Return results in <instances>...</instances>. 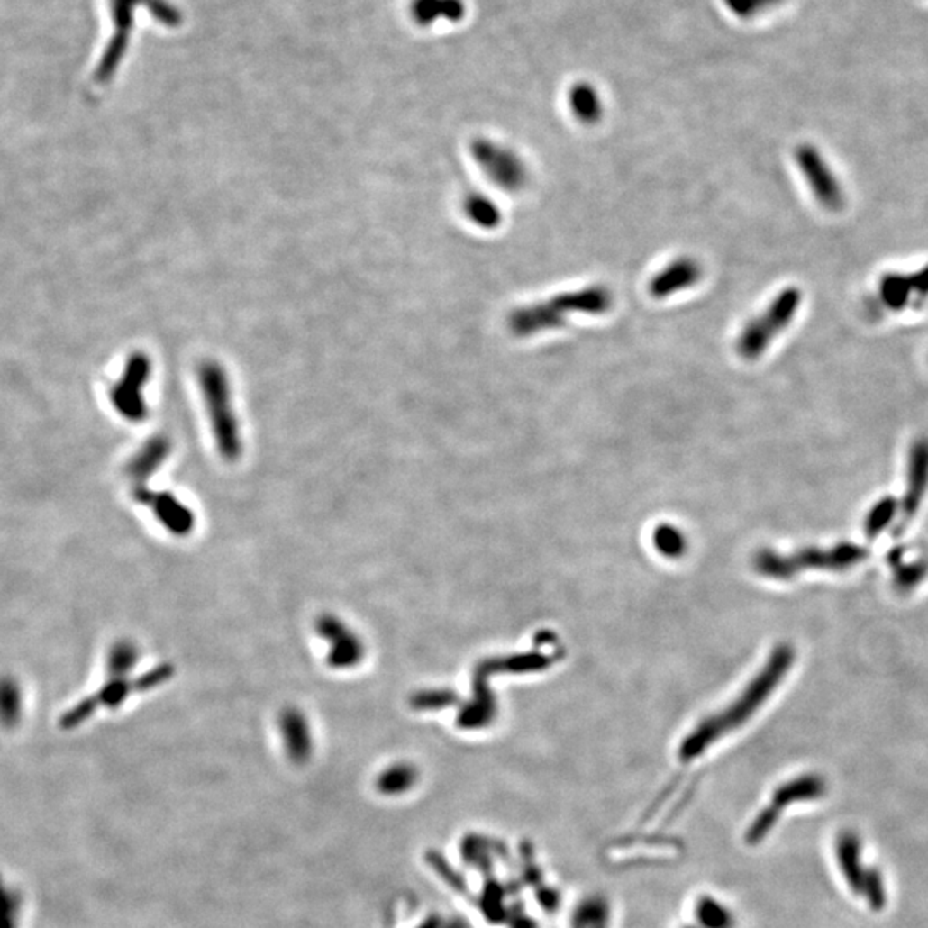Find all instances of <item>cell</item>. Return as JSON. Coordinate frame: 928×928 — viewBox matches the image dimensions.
Listing matches in <instances>:
<instances>
[{
    "label": "cell",
    "mask_w": 928,
    "mask_h": 928,
    "mask_svg": "<svg viewBox=\"0 0 928 928\" xmlns=\"http://www.w3.org/2000/svg\"><path fill=\"white\" fill-rule=\"evenodd\" d=\"M793 650L786 647L776 650L770 662L767 664V669L761 670L760 676L751 683V687H748L734 705L729 706L723 714L698 725L696 731H693L687 736V741L679 748V759L687 761L700 757L706 746L717 741L725 732L741 725L757 710V706L767 700L769 693L779 685L780 679L789 669V664H793Z\"/></svg>",
    "instance_id": "6da1fadb"
},
{
    "label": "cell",
    "mask_w": 928,
    "mask_h": 928,
    "mask_svg": "<svg viewBox=\"0 0 928 928\" xmlns=\"http://www.w3.org/2000/svg\"><path fill=\"white\" fill-rule=\"evenodd\" d=\"M613 305L614 296L609 287L595 284L560 293L547 301L520 306L507 316V327L516 337H528L566 325L568 316L604 315Z\"/></svg>",
    "instance_id": "7a4b0ae2"
},
{
    "label": "cell",
    "mask_w": 928,
    "mask_h": 928,
    "mask_svg": "<svg viewBox=\"0 0 928 928\" xmlns=\"http://www.w3.org/2000/svg\"><path fill=\"white\" fill-rule=\"evenodd\" d=\"M205 408L215 437V444L225 461H236L242 454L240 423L232 408L229 377L219 361L205 359L196 368Z\"/></svg>",
    "instance_id": "3957f363"
},
{
    "label": "cell",
    "mask_w": 928,
    "mask_h": 928,
    "mask_svg": "<svg viewBox=\"0 0 928 928\" xmlns=\"http://www.w3.org/2000/svg\"><path fill=\"white\" fill-rule=\"evenodd\" d=\"M801 293L796 287H787L755 318L746 322L736 341V351L744 359H757L767 351L770 342L789 327L798 314Z\"/></svg>",
    "instance_id": "277c9868"
},
{
    "label": "cell",
    "mask_w": 928,
    "mask_h": 928,
    "mask_svg": "<svg viewBox=\"0 0 928 928\" xmlns=\"http://www.w3.org/2000/svg\"><path fill=\"white\" fill-rule=\"evenodd\" d=\"M469 153L485 177L507 193L521 191L528 183V168L514 150L488 138H475Z\"/></svg>",
    "instance_id": "5b68a950"
},
{
    "label": "cell",
    "mask_w": 928,
    "mask_h": 928,
    "mask_svg": "<svg viewBox=\"0 0 928 928\" xmlns=\"http://www.w3.org/2000/svg\"><path fill=\"white\" fill-rule=\"evenodd\" d=\"M150 373L151 363L149 356L134 353L128 359L121 380L115 382V386L112 387V405L128 422H143L149 414L147 401L141 390L149 382Z\"/></svg>",
    "instance_id": "8992f818"
},
{
    "label": "cell",
    "mask_w": 928,
    "mask_h": 928,
    "mask_svg": "<svg viewBox=\"0 0 928 928\" xmlns=\"http://www.w3.org/2000/svg\"><path fill=\"white\" fill-rule=\"evenodd\" d=\"M315 630L322 640L329 643L327 664L332 669H353L365 659V645L361 638L350 630L339 617L323 614L316 619Z\"/></svg>",
    "instance_id": "52a82bcc"
},
{
    "label": "cell",
    "mask_w": 928,
    "mask_h": 928,
    "mask_svg": "<svg viewBox=\"0 0 928 928\" xmlns=\"http://www.w3.org/2000/svg\"><path fill=\"white\" fill-rule=\"evenodd\" d=\"M796 164L818 204L827 210H839L844 204V195L834 172L829 168L820 151L812 145H801L796 150Z\"/></svg>",
    "instance_id": "ba28073f"
},
{
    "label": "cell",
    "mask_w": 928,
    "mask_h": 928,
    "mask_svg": "<svg viewBox=\"0 0 928 928\" xmlns=\"http://www.w3.org/2000/svg\"><path fill=\"white\" fill-rule=\"evenodd\" d=\"M134 501L149 505L155 518L174 537H186L195 528L193 511L170 492H151L149 487L132 490Z\"/></svg>",
    "instance_id": "9c48e42d"
},
{
    "label": "cell",
    "mask_w": 928,
    "mask_h": 928,
    "mask_svg": "<svg viewBox=\"0 0 928 928\" xmlns=\"http://www.w3.org/2000/svg\"><path fill=\"white\" fill-rule=\"evenodd\" d=\"M704 277V267L696 259L679 257L670 261L649 282L650 296L666 299L679 291H687L696 286Z\"/></svg>",
    "instance_id": "30bf717a"
},
{
    "label": "cell",
    "mask_w": 928,
    "mask_h": 928,
    "mask_svg": "<svg viewBox=\"0 0 928 928\" xmlns=\"http://www.w3.org/2000/svg\"><path fill=\"white\" fill-rule=\"evenodd\" d=\"M278 731L287 759L295 765H305L314 755L312 729L301 710L287 706L278 715Z\"/></svg>",
    "instance_id": "8fae6325"
},
{
    "label": "cell",
    "mask_w": 928,
    "mask_h": 928,
    "mask_svg": "<svg viewBox=\"0 0 928 928\" xmlns=\"http://www.w3.org/2000/svg\"><path fill=\"white\" fill-rule=\"evenodd\" d=\"M170 450V441L166 435L151 437L126 466V477L131 482V488H145L151 475L168 459Z\"/></svg>",
    "instance_id": "7c38bea8"
},
{
    "label": "cell",
    "mask_w": 928,
    "mask_h": 928,
    "mask_svg": "<svg viewBox=\"0 0 928 928\" xmlns=\"http://www.w3.org/2000/svg\"><path fill=\"white\" fill-rule=\"evenodd\" d=\"M837 851V861L841 867V872L848 880L850 887L854 894H861L863 891V878H865V869L861 867V842L858 835L848 831L837 837L835 844Z\"/></svg>",
    "instance_id": "4fadbf2b"
},
{
    "label": "cell",
    "mask_w": 928,
    "mask_h": 928,
    "mask_svg": "<svg viewBox=\"0 0 928 928\" xmlns=\"http://www.w3.org/2000/svg\"><path fill=\"white\" fill-rule=\"evenodd\" d=\"M827 793V784L820 776H801L798 779L789 780L776 791L772 805L776 808H786L796 801L822 798Z\"/></svg>",
    "instance_id": "5bb4252c"
},
{
    "label": "cell",
    "mask_w": 928,
    "mask_h": 928,
    "mask_svg": "<svg viewBox=\"0 0 928 928\" xmlns=\"http://www.w3.org/2000/svg\"><path fill=\"white\" fill-rule=\"evenodd\" d=\"M418 782V770L411 763H394L389 765L386 770L380 772V776L375 780V787L384 796H401L406 795L411 787Z\"/></svg>",
    "instance_id": "9a60e30c"
},
{
    "label": "cell",
    "mask_w": 928,
    "mask_h": 928,
    "mask_svg": "<svg viewBox=\"0 0 928 928\" xmlns=\"http://www.w3.org/2000/svg\"><path fill=\"white\" fill-rule=\"evenodd\" d=\"M569 107L575 114L576 119L583 124H596L602 117V100L592 85L588 83H578L569 92Z\"/></svg>",
    "instance_id": "2e32d148"
},
{
    "label": "cell",
    "mask_w": 928,
    "mask_h": 928,
    "mask_svg": "<svg viewBox=\"0 0 928 928\" xmlns=\"http://www.w3.org/2000/svg\"><path fill=\"white\" fill-rule=\"evenodd\" d=\"M464 215L469 223L478 225L480 229H497L502 223V214L499 206L492 198L485 196L482 193H469L464 196L463 202Z\"/></svg>",
    "instance_id": "e0dca14e"
},
{
    "label": "cell",
    "mask_w": 928,
    "mask_h": 928,
    "mask_svg": "<svg viewBox=\"0 0 928 928\" xmlns=\"http://www.w3.org/2000/svg\"><path fill=\"white\" fill-rule=\"evenodd\" d=\"M913 291H914V287H913L911 276L889 274L880 282V296L887 305V308H891L894 312L905 308L910 303Z\"/></svg>",
    "instance_id": "ac0fdd59"
},
{
    "label": "cell",
    "mask_w": 928,
    "mask_h": 928,
    "mask_svg": "<svg viewBox=\"0 0 928 928\" xmlns=\"http://www.w3.org/2000/svg\"><path fill=\"white\" fill-rule=\"evenodd\" d=\"M138 662V649L132 641L121 640L114 643L107 657L109 679H128V674Z\"/></svg>",
    "instance_id": "d6986e66"
},
{
    "label": "cell",
    "mask_w": 928,
    "mask_h": 928,
    "mask_svg": "<svg viewBox=\"0 0 928 928\" xmlns=\"http://www.w3.org/2000/svg\"><path fill=\"white\" fill-rule=\"evenodd\" d=\"M463 0H416L414 16L418 23H432V19L446 16L449 19L463 18Z\"/></svg>",
    "instance_id": "ffe728a7"
},
{
    "label": "cell",
    "mask_w": 928,
    "mask_h": 928,
    "mask_svg": "<svg viewBox=\"0 0 928 928\" xmlns=\"http://www.w3.org/2000/svg\"><path fill=\"white\" fill-rule=\"evenodd\" d=\"M698 922L705 928H734L736 920L732 913L724 905L717 903L714 897L700 899L696 906Z\"/></svg>",
    "instance_id": "44dd1931"
},
{
    "label": "cell",
    "mask_w": 928,
    "mask_h": 928,
    "mask_svg": "<svg viewBox=\"0 0 928 928\" xmlns=\"http://www.w3.org/2000/svg\"><path fill=\"white\" fill-rule=\"evenodd\" d=\"M21 714V696L19 687L13 679L0 681V724L4 727H14L18 724Z\"/></svg>",
    "instance_id": "7402d4cb"
},
{
    "label": "cell",
    "mask_w": 928,
    "mask_h": 928,
    "mask_svg": "<svg viewBox=\"0 0 928 928\" xmlns=\"http://www.w3.org/2000/svg\"><path fill=\"white\" fill-rule=\"evenodd\" d=\"M21 897L0 875V928H19Z\"/></svg>",
    "instance_id": "603a6c76"
},
{
    "label": "cell",
    "mask_w": 928,
    "mask_h": 928,
    "mask_svg": "<svg viewBox=\"0 0 928 928\" xmlns=\"http://www.w3.org/2000/svg\"><path fill=\"white\" fill-rule=\"evenodd\" d=\"M458 696L447 689H427L414 693L409 698V704L414 710H441L444 706L454 705Z\"/></svg>",
    "instance_id": "cb8c5ba5"
},
{
    "label": "cell",
    "mask_w": 928,
    "mask_h": 928,
    "mask_svg": "<svg viewBox=\"0 0 928 928\" xmlns=\"http://www.w3.org/2000/svg\"><path fill=\"white\" fill-rule=\"evenodd\" d=\"M655 547L668 557H678L681 556L687 549V541L683 533H679L674 526H659L657 532H655Z\"/></svg>",
    "instance_id": "d4e9b609"
},
{
    "label": "cell",
    "mask_w": 928,
    "mask_h": 928,
    "mask_svg": "<svg viewBox=\"0 0 928 928\" xmlns=\"http://www.w3.org/2000/svg\"><path fill=\"white\" fill-rule=\"evenodd\" d=\"M131 691H134V687L130 679H109L107 685L95 695V698H96L98 705L114 708V706L123 705L124 700L130 696Z\"/></svg>",
    "instance_id": "484cf974"
},
{
    "label": "cell",
    "mask_w": 928,
    "mask_h": 928,
    "mask_svg": "<svg viewBox=\"0 0 928 928\" xmlns=\"http://www.w3.org/2000/svg\"><path fill=\"white\" fill-rule=\"evenodd\" d=\"M861 894L869 899L870 908L875 911L884 910L887 897H886V887L882 875L877 869H865V878H863V891Z\"/></svg>",
    "instance_id": "4316f807"
},
{
    "label": "cell",
    "mask_w": 928,
    "mask_h": 928,
    "mask_svg": "<svg viewBox=\"0 0 928 928\" xmlns=\"http://www.w3.org/2000/svg\"><path fill=\"white\" fill-rule=\"evenodd\" d=\"M780 810L776 808L772 803L769 808L761 810L759 814V817L753 820V823L748 827V832H746V841L750 844H759L760 841H763L767 834L772 831V827L778 823L779 820Z\"/></svg>",
    "instance_id": "83f0119b"
},
{
    "label": "cell",
    "mask_w": 928,
    "mask_h": 928,
    "mask_svg": "<svg viewBox=\"0 0 928 928\" xmlns=\"http://www.w3.org/2000/svg\"><path fill=\"white\" fill-rule=\"evenodd\" d=\"M172 676H174V666L162 664V666H157L149 672L141 674L136 681H132V687H134V691H149L151 687L168 683Z\"/></svg>",
    "instance_id": "f1b7e54d"
},
{
    "label": "cell",
    "mask_w": 928,
    "mask_h": 928,
    "mask_svg": "<svg viewBox=\"0 0 928 928\" xmlns=\"http://www.w3.org/2000/svg\"><path fill=\"white\" fill-rule=\"evenodd\" d=\"M913 280V287H914V293L920 295V296H927L928 295V267L920 270L918 274L911 276Z\"/></svg>",
    "instance_id": "f546056e"
},
{
    "label": "cell",
    "mask_w": 928,
    "mask_h": 928,
    "mask_svg": "<svg viewBox=\"0 0 928 928\" xmlns=\"http://www.w3.org/2000/svg\"><path fill=\"white\" fill-rule=\"evenodd\" d=\"M689 928H693V927H689Z\"/></svg>",
    "instance_id": "4dcf8cb0"
}]
</instances>
